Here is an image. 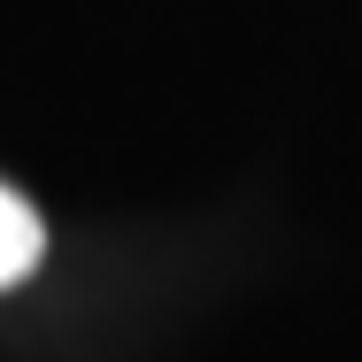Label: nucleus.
I'll return each instance as SVG.
<instances>
[{"instance_id": "f257e3e1", "label": "nucleus", "mask_w": 362, "mask_h": 362, "mask_svg": "<svg viewBox=\"0 0 362 362\" xmlns=\"http://www.w3.org/2000/svg\"><path fill=\"white\" fill-rule=\"evenodd\" d=\"M39 247H47L39 209H31L23 193H8V185H0V286H23V278H31V262H39Z\"/></svg>"}]
</instances>
